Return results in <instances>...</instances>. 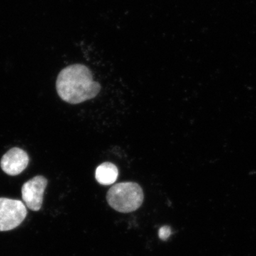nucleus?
<instances>
[{
  "instance_id": "nucleus-1",
  "label": "nucleus",
  "mask_w": 256,
  "mask_h": 256,
  "mask_svg": "<svg viewBox=\"0 0 256 256\" xmlns=\"http://www.w3.org/2000/svg\"><path fill=\"white\" fill-rule=\"evenodd\" d=\"M56 87L62 100L74 105L94 98L101 89L100 84L94 80L90 69L78 64L60 70Z\"/></svg>"
},
{
  "instance_id": "nucleus-2",
  "label": "nucleus",
  "mask_w": 256,
  "mask_h": 256,
  "mask_svg": "<svg viewBox=\"0 0 256 256\" xmlns=\"http://www.w3.org/2000/svg\"><path fill=\"white\" fill-rule=\"evenodd\" d=\"M106 198L114 210L120 213H130L142 204L144 194L138 183L127 182L112 186L108 192Z\"/></svg>"
},
{
  "instance_id": "nucleus-3",
  "label": "nucleus",
  "mask_w": 256,
  "mask_h": 256,
  "mask_svg": "<svg viewBox=\"0 0 256 256\" xmlns=\"http://www.w3.org/2000/svg\"><path fill=\"white\" fill-rule=\"evenodd\" d=\"M28 215L26 207L20 200L0 198V232L18 228Z\"/></svg>"
},
{
  "instance_id": "nucleus-4",
  "label": "nucleus",
  "mask_w": 256,
  "mask_h": 256,
  "mask_svg": "<svg viewBox=\"0 0 256 256\" xmlns=\"http://www.w3.org/2000/svg\"><path fill=\"white\" fill-rule=\"evenodd\" d=\"M48 180L42 175H37L24 184L22 188V196L25 204L30 210L38 212L43 204L44 194Z\"/></svg>"
},
{
  "instance_id": "nucleus-5",
  "label": "nucleus",
  "mask_w": 256,
  "mask_h": 256,
  "mask_svg": "<svg viewBox=\"0 0 256 256\" xmlns=\"http://www.w3.org/2000/svg\"><path fill=\"white\" fill-rule=\"evenodd\" d=\"M28 162L30 158L26 152L20 148H13L2 156L0 166L6 174L16 176L24 171Z\"/></svg>"
},
{
  "instance_id": "nucleus-6",
  "label": "nucleus",
  "mask_w": 256,
  "mask_h": 256,
  "mask_svg": "<svg viewBox=\"0 0 256 256\" xmlns=\"http://www.w3.org/2000/svg\"><path fill=\"white\" fill-rule=\"evenodd\" d=\"M119 172L117 166L111 162H104L96 170V178L102 185H110L116 182Z\"/></svg>"
},
{
  "instance_id": "nucleus-7",
  "label": "nucleus",
  "mask_w": 256,
  "mask_h": 256,
  "mask_svg": "<svg viewBox=\"0 0 256 256\" xmlns=\"http://www.w3.org/2000/svg\"><path fill=\"white\" fill-rule=\"evenodd\" d=\"M171 235V229L169 226L162 227L159 232V236L162 240H166Z\"/></svg>"
}]
</instances>
